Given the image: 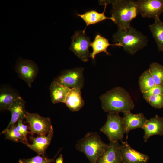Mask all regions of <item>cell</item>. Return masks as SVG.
<instances>
[{"mask_svg": "<svg viewBox=\"0 0 163 163\" xmlns=\"http://www.w3.org/2000/svg\"><path fill=\"white\" fill-rule=\"evenodd\" d=\"M110 46H117L120 47L123 46L120 43L110 44L108 39L100 34L97 35L94 41L91 44L90 46L92 48L93 51L91 53L90 57L94 59L97 54L102 52H104L107 55H109L110 53L107 50Z\"/></svg>", "mask_w": 163, "mask_h": 163, "instance_id": "ffe728a7", "label": "cell"}, {"mask_svg": "<svg viewBox=\"0 0 163 163\" xmlns=\"http://www.w3.org/2000/svg\"><path fill=\"white\" fill-rule=\"evenodd\" d=\"M102 107L108 113L130 112L135 104L129 93L123 88L116 87L100 97Z\"/></svg>", "mask_w": 163, "mask_h": 163, "instance_id": "6da1fadb", "label": "cell"}, {"mask_svg": "<svg viewBox=\"0 0 163 163\" xmlns=\"http://www.w3.org/2000/svg\"><path fill=\"white\" fill-rule=\"evenodd\" d=\"M107 6L106 5H104V11L102 13L97 12L94 10H91L83 14H77V15L82 18L86 24V27L85 30L88 25L96 24L106 19H111L114 21V19L111 17H107L104 14Z\"/></svg>", "mask_w": 163, "mask_h": 163, "instance_id": "7402d4cb", "label": "cell"}, {"mask_svg": "<svg viewBox=\"0 0 163 163\" xmlns=\"http://www.w3.org/2000/svg\"><path fill=\"white\" fill-rule=\"evenodd\" d=\"M20 97L18 93L12 88L8 87L1 88L0 90V110H9L11 105Z\"/></svg>", "mask_w": 163, "mask_h": 163, "instance_id": "ac0fdd59", "label": "cell"}, {"mask_svg": "<svg viewBox=\"0 0 163 163\" xmlns=\"http://www.w3.org/2000/svg\"><path fill=\"white\" fill-rule=\"evenodd\" d=\"M139 84L140 89L142 93L148 91L156 85L149 69L141 74L139 78Z\"/></svg>", "mask_w": 163, "mask_h": 163, "instance_id": "603a6c76", "label": "cell"}, {"mask_svg": "<svg viewBox=\"0 0 163 163\" xmlns=\"http://www.w3.org/2000/svg\"><path fill=\"white\" fill-rule=\"evenodd\" d=\"M21 126L22 132V135L25 139L27 140V133H30V132L28 131L27 126L23 124V122L21 123Z\"/></svg>", "mask_w": 163, "mask_h": 163, "instance_id": "f1b7e54d", "label": "cell"}, {"mask_svg": "<svg viewBox=\"0 0 163 163\" xmlns=\"http://www.w3.org/2000/svg\"><path fill=\"white\" fill-rule=\"evenodd\" d=\"M108 145L102 141L97 132H89L77 141L75 147L85 155L90 163H96Z\"/></svg>", "mask_w": 163, "mask_h": 163, "instance_id": "277c9868", "label": "cell"}, {"mask_svg": "<svg viewBox=\"0 0 163 163\" xmlns=\"http://www.w3.org/2000/svg\"><path fill=\"white\" fill-rule=\"evenodd\" d=\"M115 43H120L124 50L127 53L133 55L147 45L146 36L130 25L126 31L118 28L113 36Z\"/></svg>", "mask_w": 163, "mask_h": 163, "instance_id": "3957f363", "label": "cell"}, {"mask_svg": "<svg viewBox=\"0 0 163 163\" xmlns=\"http://www.w3.org/2000/svg\"><path fill=\"white\" fill-rule=\"evenodd\" d=\"M142 94L144 98L152 96L163 94V86L156 85L148 91Z\"/></svg>", "mask_w": 163, "mask_h": 163, "instance_id": "83f0119b", "label": "cell"}, {"mask_svg": "<svg viewBox=\"0 0 163 163\" xmlns=\"http://www.w3.org/2000/svg\"><path fill=\"white\" fill-rule=\"evenodd\" d=\"M154 22L149 29L156 43L158 52H163V22L159 17L154 19Z\"/></svg>", "mask_w": 163, "mask_h": 163, "instance_id": "44dd1931", "label": "cell"}, {"mask_svg": "<svg viewBox=\"0 0 163 163\" xmlns=\"http://www.w3.org/2000/svg\"><path fill=\"white\" fill-rule=\"evenodd\" d=\"M53 128L47 135H41L36 137H30L31 144L27 146L36 152L38 155L45 156L46 151L49 145L53 135Z\"/></svg>", "mask_w": 163, "mask_h": 163, "instance_id": "9a60e30c", "label": "cell"}, {"mask_svg": "<svg viewBox=\"0 0 163 163\" xmlns=\"http://www.w3.org/2000/svg\"><path fill=\"white\" fill-rule=\"evenodd\" d=\"M111 17L118 28L127 30L130 26L132 20L138 14L137 7L135 1L111 0Z\"/></svg>", "mask_w": 163, "mask_h": 163, "instance_id": "7a4b0ae2", "label": "cell"}, {"mask_svg": "<svg viewBox=\"0 0 163 163\" xmlns=\"http://www.w3.org/2000/svg\"><path fill=\"white\" fill-rule=\"evenodd\" d=\"M80 89H71L66 97L64 103L72 112L79 111L84 106L85 102L83 100Z\"/></svg>", "mask_w": 163, "mask_h": 163, "instance_id": "2e32d148", "label": "cell"}, {"mask_svg": "<svg viewBox=\"0 0 163 163\" xmlns=\"http://www.w3.org/2000/svg\"><path fill=\"white\" fill-rule=\"evenodd\" d=\"M15 69L19 78L30 88L38 74V68L37 64L32 60L20 58L16 62Z\"/></svg>", "mask_w": 163, "mask_h": 163, "instance_id": "9c48e42d", "label": "cell"}, {"mask_svg": "<svg viewBox=\"0 0 163 163\" xmlns=\"http://www.w3.org/2000/svg\"><path fill=\"white\" fill-rule=\"evenodd\" d=\"M123 114V124L127 139L129 132L137 128H142L147 119L143 113L133 114L131 112Z\"/></svg>", "mask_w": 163, "mask_h": 163, "instance_id": "5bb4252c", "label": "cell"}, {"mask_svg": "<svg viewBox=\"0 0 163 163\" xmlns=\"http://www.w3.org/2000/svg\"><path fill=\"white\" fill-rule=\"evenodd\" d=\"M84 70L83 68L80 67L65 70L54 80L70 89L77 88L81 89L84 84Z\"/></svg>", "mask_w": 163, "mask_h": 163, "instance_id": "52a82bcc", "label": "cell"}, {"mask_svg": "<svg viewBox=\"0 0 163 163\" xmlns=\"http://www.w3.org/2000/svg\"><path fill=\"white\" fill-rule=\"evenodd\" d=\"M139 13L144 18L159 17L163 12V0L135 1Z\"/></svg>", "mask_w": 163, "mask_h": 163, "instance_id": "30bf717a", "label": "cell"}, {"mask_svg": "<svg viewBox=\"0 0 163 163\" xmlns=\"http://www.w3.org/2000/svg\"><path fill=\"white\" fill-rule=\"evenodd\" d=\"M25 102L21 97L18 98L11 105L9 110L11 114L10 121L5 129H9L15 125L18 120L25 118L26 112L25 110Z\"/></svg>", "mask_w": 163, "mask_h": 163, "instance_id": "e0dca14e", "label": "cell"}, {"mask_svg": "<svg viewBox=\"0 0 163 163\" xmlns=\"http://www.w3.org/2000/svg\"><path fill=\"white\" fill-rule=\"evenodd\" d=\"M120 150L123 163H147L149 159L148 155L134 149L127 141H121Z\"/></svg>", "mask_w": 163, "mask_h": 163, "instance_id": "8fae6325", "label": "cell"}, {"mask_svg": "<svg viewBox=\"0 0 163 163\" xmlns=\"http://www.w3.org/2000/svg\"><path fill=\"white\" fill-rule=\"evenodd\" d=\"M144 98L154 108L160 109L163 108V94L152 96Z\"/></svg>", "mask_w": 163, "mask_h": 163, "instance_id": "4316f807", "label": "cell"}, {"mask_svg": "<svg viewBox=\"0 0 163 163\" xmlns=\"http://www.w3.org/2000/svg\"><path fill=\"white\" fill-rule=\"evenodd\" d=\"M100 131L107 136L110 142L122 141L126 133L123 117L118 113H108L106 121Z\"/></svg>", "mask_w": 163, "mask_h": 163, "instance_id": "5b68a950", "label": "cell"}, {"mask_svg": "<svg viewBox=\"0 0 163 163\" xmlns=\"http://www.w3.org/2000/svg\"><path fill=\"white\" fill-rule=\"evenodd\" d=\"M85 30H77L71 37L70 50L83 62L88 61L91 53L89 51L91 42L90 38L85 33Z\"/></svg>", "mask_w": 163, "mask_h": 163, "instance_id": "8992f818", "label": "cell"}, {"mask_svg": "<svg viewBox=\"0 0 163 163\" xmlns=\"http://www.w3.org/2000/svg\"><path fill=\"white\" fill-rule=\"evenodd\" d=\"M71 89L54 80L51 83L50 91L51 101L53 104L64 103Z\"/></svg>", "mask_w": 163, "mask_h": 163, "instance_id": "d6986e66", "label": "cell"}, {"mask_svg": "<svg viewBox=\"0 0 163 163\" xmlns=\"http://www.w3.org/2000/svg\"><path fill=\"white\" fill-rule=\"evenodd\" d=\"M149 69L156 85L163 86V66L157 62L151 63Z\"/></svg>", "mask_w": 163, "mask_h": 163, "instance_id": "d4e9b609", "label": "cell"}, {"mask_svg": "<svg viewBox=\"0 0 163 163\" xmlns=\"http://www.w3.org/2000/svg\"><path fill=\"white\" fill-rule=\"evenodd\" d=\"M5 136V139L14 142H20L27 146L29 144L27 140L17 130L16 125H14L9 129H5L2 132Z\"/></svg>", "mask_w": 163, "mask_h": 163, "instance_id": "cb8c5ba5", "label": "cell"}, {"mask_svg": "<svg viewBox=\"0 0 163 163\" xmlns=\"http://www.w3.org/2000/svg\"><path fill=\"white\" fill-rule=\"evenodd\" d=\"M25 119L29 123L30 133L39 136L46 135L53 128L49 117H43L37 113L26 112Z\"/></svg>", "mask_w": 163, "mask_h": 163, "instance_id": "ba28073f", "label": "cell"}, {"mask_svg": "<svg viewBox=\"0 0 163 163\" xmlns=\"http://www.w3.org/2000/svg\"><path fill=\"white\" fill-rule=\"evenodd\" d=\"M96 163H123L119 141L110 142Z\"/></svg>", "mask_w": 163, "mask_h": 163, "instance_id": "7c38bea8", "label": "cell"}, {"mask_svg": "<svg viewBox=\"0 0 163 163\" xmlns=\"http://www.w3.org/2000/svg\"><path fill=\"white\" fill-rule=\"evenodd\" d=\"M61 149L53 158L50 159L45 156L37 155L29 159H21L18 161V163H52L55 161V158Z\"/></svg>", "mask_w": 163, "mask_h": 163, "instance_id": "484cf974", "label": "cell"}, {"mask_svg": "<svg viewBox=\"0 0 163 163\" xmlns=\"http://www.w3.org/2000/svg\"><path fill=\"white\" fill-rule=\"evenodd\" d=\"M142 129L144 131V141L146 142L151 136L163 135V117L158 115L147 119Z\"/></svg>", "mask_w": 163, "mask_h": 163, "instance_id": "4fadbf2b", "label": "cell"}, {"mask_svg": "<svg viewBox=\"0 0 163 163\" xmlns=\"http://www.w3.org/2000/svg\"><path fill=\"white\" fill-rule=\"evenodd\" d=\"M55 163H63V158L62 154H60L59 156L56 160Z\"/></svg>", "mask_w": 163, "mask_h": 163, "instance_id": "f546056e", "label": "cell"}]
</instances>
